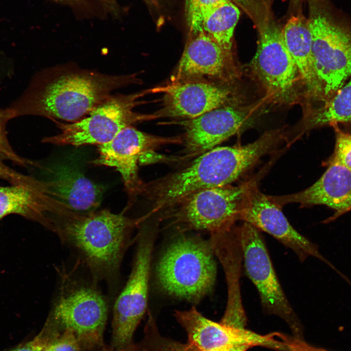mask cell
Returning a JSON list of instances; mask_svg holds the SVG:
<instances>
[{
    "label": "cell",
    "mask_w": 351,
    "mask_h": 351,
    "mask_svg": "<svg viewBox=\"0 0 351 351\" xmlns=\"http://www.w3.org/2000/svg\"><path fill=\"white\" fill-rule=\"evenodd\" d=\"M132 79L130 76L82 68L74 63L61 64L36 73L8 108L14 117L32 115L74 122Z\"/></svg>",
    "instance_id": "cell-1"
},
{
    "label": "cell",
    "mask_w": 351,
    "mask_h": 351,
    "mask_svg": "<svg viewBox=\"0 0 351 351\" xmlns=\"http://www.w3.org/2000/svg\"><path fill=\"white\" fill-rule=\"evenodd\" d=\"M53 231L81 254L93 274L110 279L117 273L131 234L141 222L109 210L71 211L53 217Z\"/></svg>",
    "instance_id": "cell-2"
},
{
    "label": "cell",
    "mask_w": 351,
    "mask_h": 351,
    "mask_svg": "<svg viewBox=\"0 0 351 351\" xmlns=\"http://www.w3.org/2000/svg\"><path fill=\"white\" fill-rule=\"evenodd\" d=\"M251 163L250 154L242 145L215 147L198 156L184 168L142 185L140 193L152 203L149 215L171 209L198 191L230 185Z\"/></svg>",
    "instance_id": "cell-3"
},
{
    "label": "cell",
    "mask_w": 351,
    "mask_h": 351,
    "mask_svg": "<svg viewBox=\"0 0 351 351\" xmlns=\"http://www.w3.org/2000/svg\"><path fill=\"white\" fill-rule=\"evenodd\" d=\"M314 4L308 20L317 83L316 99L325 103L351 77V18L327 1Z\"/></svg>",
    "instance_id": "cell-4"
},
{
    "label": "cell",
    "mask_w": 351,
    "mask_h": 351,
    "mask_svg": "<svg viewBox=\"0 0 351 351\" xmlns=\"http://www.w3.org/2000/svg\"><path fill=\"white\" fill-rule=\"evenodd\" d=\"M214 256L209 241L195 236L180 237L160 258L156 268L157 282L168 294L197 303L214 286Z\"/></svg>",
    "instance_id": "cell-5"
},
{
    "label": "cell",
    "mask_w": 351,
    "mask_h": 351,
    "mask_svg": "<svg viewBox=\"0 0 351 351\" xmlns=\"http://www.w3.org/2000/svg\"><path fill=\"white\" fill-rule=\"evenodd\" d=\"M137 94L111 95L81 119L69 123L56 121L60 133L42 141L58 145H101L109 142L122 130L150 117L133 111Z\"/></svg>",
    "instance_id": "cell-6"
},
{
    "label": "cell",
    "mask_w": 351,
    "mask_h": 351,
    "mask_svg": "<svg viewBox=\"0 0 351 351\" xmlns=\"http://www.w3.org/2000/svg\"><path fill=\"white\" fill-rule=\"evenodd\" d=\"M238 231L245 270L258 291L263 308L283 319L302 340L301 324L282 290L259 230L244 222Z\"/></svg>",
    "instance_id": "cell-7"
},
{
    "label": "cell",
    "mask_w": 351,
    "mask_h": 351,
    "mask_svg": "<svg viewBox=\"0 0 351 351\" xmlns=\"http://www.w3.org/2000/svg\"><path fill=\"white\" fill-rule=\"evenodd\" d=\"M154 243L152 230L139 235L134 263L127 283L114 305V348L132 343L134 333L147 309L151 257Z\"/></svg>",
    "instance_id": "cell-8"
},
{
    "label": "cell",
    "mask_w": 351,
    "mask_h": 351,
    "mask_svg": "<svg viewBox=\"0 0 351 351\" xmlns=\"http://www.w3.org/2000/svg\"><path fill=\"white\" fill-rule=\"evenodd\" d=\"M249 182L207 188L188 195L174 206L177 207L172 214L175 222L186 229L205 230L210 234L230 229L238 220Z\"/></svg>",
    "instance_id": "cell-9"
},
{
    "label": "cell",
    "mask_w": 351,
    "mask_h": 351,
    "mask_svg": "<svg viewBox=\"0 0 351 351\" xmlns=\"http://www.w3.org/2000/svg\"><path fill=\"white\" fill-rule=\"evenodd\" d=\"M251 65L257 80L273 101L286 103L296 98L299 77L283 40L282 29L276 24L268 22L260 27Z\"/></svg>",
    "instance_id": "cell-10"
},
{
    "label": "cell",
    "mask_w": 351,
    "mask_h": 351,
    "mask_svg": "<svg viewBox=\"0 0 351 351\" xmlns=\"http://www.w3.org/2000/svg\"><path fill=\"white\" fill-rule=\"evenodd\" d=\"M107 317L105 298L93 286L85 285L62 292L52 312L55 322L90 345L101 343Z\"/></svg>",
    "instance_id": "cell-11"
},
{
    "label": "cell",
    "mask_w": 351,
    "mask_h": 351,
    "mask_svg": "<svg viewBox=\"0 0 351 351\" xmlns=\"http://www.w3.org/2000/svg\"><path fill=\"white\" fill-rule=\"evenodd\" d=\"M238 220L271 234L292 250L301 261L312 256L335 269L321 255L315 244L293 228L283 214L281 207L260 191L254 179L249 180L244 192Z\"/></svg>",
    "instance_id": "cell-12"
},
{
    "label": "cell",
    "mask_w": 351,
    "mask_h": 351,
    "mask_svg": "<svg viewBox=\"0 0 351 351\" xmlns=\"http://www.w3.org/2000/svg\"><path fill=\"white\" fill-rule=\"evenodd\" d=\"M182 141L180 136H154L130 126L109 142L98 145V156L92 163L116 168L128 193L136 195L140 193L143 185L138 175V164L142 158L161 145Z\"/></svg>",
    "instance_id": "cell-13"
},
{
    "label": "cell",
    "mask_w": 351,
    "mask_h": 351,
    "mask_svg": "<svg viewBox=\"0 0 351 351\" xmlns=\"http://www.w3.org/2000/svg\"><path fill=\"white\" fill-rule=\"evenodd\" d=\"M254 107L223 106L182 121L185 132L182 159L193 158L218 144L250 124Z\"/></svg>",
    "instance_id": "cell-14"
},
{
    "label": "cell",
    "mask_w": 351,
    "mask_h": 351,
    "mask_svg": "<svg viewBox=\"0 0 351 351\" xmlns=\"http://www.w3.org/2000/svg\"><path fill=\"white\" fill-rule=\"evenodd\" d=\"M174 315L187 332L189 343L204 350L236 345L263 346L274 349L278 340L274 333L261 335L245 329L217 323L202 315L195 307L175 311Z\"/></svg>",
    "instance_id": "cell-15"
},
{
    "label": "cell",
    "mask_w": 351,
    "mask_h": 351,
    "mask_svg": "<svg viewBox=\"0 0 351 351\" xmlns=\"http://www.w3.org/2000/svg\"><path fill=\"white\" fill-rule=\"evenodd\" d=\"M328 167L320 178L303 191L284 195H268L282 208L292 203L306 207L326 205L335 211L325 222H330L351 211V171L333 161L328 162Z\"/></svg>",
    "instance_id": "cell-16"
},
{
    "label": "cell",
    "mask_w": 351,
    "mask_h": 351,
    "mask_svg": "<svg viewBox=\"0 0 351 351\" xmlns=\"http://www.w3.org/2000/svg\"><path fill=\"white\" fill-rule=\"evenodd\" d=\"M161 90L162 108L157 117L194 118L223 106L231 96L227 88L202 81H173Z\"/></svg>",
    "instance_id": "cell-17"
},
{
    "label": "cell",
    "mask_w": 351,
    "mask_h": 351,
    "mask_svg": "<svg viewBox=\"0 0 351 351\" xmlns=\"http://www.w3.org/2000/svg\"><path fill=\"white\" fill-rule=\"evenodd\" d=\"M210 234L209 242L223 268L228 287L227 306L220 322L233 328H245L247 319L239 286L243 252L238 227L234 225Z\"/></svg>",
    "instance_id": "cell-18"
},
{
    "label": "cell",
    "mask_w": 351,
    "mask_h": 351,
    "mask_svg": "<svg viewBox=\"0 0 351 351\" xmlns=\"http://www.w3.org/2000/svg\"><path fill=\"white\" fill-rule=\"evenodd\" d=\"M176 70L173 81H194L208 77L227 79L233 72L232 54L203 32L192 35Z\"/></svg>",
    "instance_id": "cell-19"
},
{
    "label": "cell",
    "mask_w": 351,
    "mask_h": 351,
    "mask_svg": "<svg viewBox=\"0 0 351 351\" xmlns=\"http://www.w3.org/2000/svg\"><path fill=\"white\" fill-rule=\"evenodd\" d=\"M69 211L50 195L45 181L35 186H0V219L18 214L53 230L52 216Z\"/></svg>",
    "instance_id": "cell-20"
},
{
    "label": "cell",
    "mask_w": 351,
    "mask_h": 351,
    "mask_svg": "<svg viewBox=\"0 0 351 351\" xmlns=\"http://www.w3.org/2000/svg\"><path fill=\"white\" fill-rule=\"evenodd\" d=\"M45 181L50 195L69 210L78 213L96 211L103 193L102 187L85 176L80 172L67 165H57L47 169Z\"/></svg>",
    "instance_id": "cell-21"
},
{
    "label": "cell",
    "mask_w": 351,
    "mask_h": 351,
    "mask_svg": "<svg viewBox=\"0 0 351 351\" xmlns=\"http://www.w3.org/2000/svg\"><path fill=\"white\" fill-rule=\"evenodd\" d=\"M282 35L307 94L316 99L317 83L308 19L301 15L292 16L282 29Z\"/></svg>",
    "instance_id": "cell-22"
},
{
    "label": "cell",
    "mask_w": 351,
    "mask_h": 351,
    "mask_svg": "<svg viewBox=\"0 0 351 351\" xmlns=\"http://www.w3.org/2000/svg\"><path fill=\"white\" fill-rule=\"evenodd\" d=\"M351 122V77L334 95L319 108L308 114L301 133L326 125Z\"/></svg>",
    "instance_id": "cell-23"
},
{
    "label": "cell",
    "mask_w": 351,
    "mask_h": 351,
    "mask_svg": "<svg viewBox=\"0 0 351 351\" xmlns=\"http://www.w3.org/2000/svg\"><path fill=\"white\" fill-rule=\"evenodd\" d=\"M240 15L239 8L232 0L222 3L205 15L202 32L232 54L233 37Z\"/></svg>",
    "instance_id": "cell-24"
},
{
    "label": "cell",
    "mask_w": 351,
    "mask_h": 351,
    "mask_svg": "<svg viewBox=\"0 0 351 351\" xmlns=\"http://www.w3.org/2000/svg\"><path fill=\"white\" fill-rule=\"evenodd\" d=\"M144 332V338L141 345L142 351H247L252 347L236 345L213 350H201L188 342L181 343L162 336L150 313Z\"/></svg>",
    "instance_id": "cell-25"
},
{
    "label": "cell",
    "mask_w": 351,
    "mask_h": 351,
    "mask_svg": "<svg viewBox=\"0 0 351 351\" xmlns=\"http://www.w3.org/2000/svg\"><path fill=\"white\" fill-rule=\"evenodd\" d=\"M232 0H185L187 22L192 35L202 32V23L205 15L212 9Z\"/></svg>",
    "instance_id": "cell-26"
},
{
    "label": "cell",
    "mask_w": 351,
    "mask_h": 351,
    "mask_svg": "<svg viewBox=\"0 0 351 351\" xmlns=\"http://www.w3.org/2000/svg\"><path fill=\"white\" fill-rule=\"evenodd\" d=\"M333 127L335 135V148L329 161L336 162L351 171V134L345 132L338 124Z\"/></svg>",
    "instance_id": "cell-27"
},
{
    "label": "cell",
    "mask_w": 351,
    "mask_h": 351,
    "mask_svg": "<svg viewBox=\"0 0 351 351\" xmlns=\"http://www.w3.org/2000/svg\"><path fill=\"white\" fill-rule=\"evenodd\" d=\"M14 117L12 111L8 107L0 109V153L6 159L24 166L29 163L28 161L21 158L15 152L9 143L6 135V124Z\"/></svg>",
    "instance_id": "cell-28"
},
{
    "label": "cell",
    "mask_w": 351,
    "mask_h": 351,
    "mask_svg": "<svg viewBox=\"0 0 351 351\" xmlns=\"http://www.w3.org/2000/svg\"><path fill=\"white\" fill-rule=\"evenodd\" d=\"M5 157L0 153V178L6 180L14 185L29 186L35 181V178L20 174L4 164Z\"/></svg>",
    "instance_id": "cell-29"
},
{
    "label": "cell",
    "mask_w": 351,
    "mask_h": 351,
    "mask_svg": "<svg viewBox=\"0 0 351 351\" xmlns=\"http://www.w3.org/2000/svg\"><path fill=\"white\" fill-rule=\"evenodd\" d=\"M79 341L71 332L65 330L62 335L53 338L52 351H80Z\"/></svg>",
    "instance_id": "cell-30"
},
{
    "label": "cell",
    "mask_w": 351,
    "mask_h": 351,
    "mask_svg": "<svg viewBox=\"0 0 351 351\" xmlns=\"http://www.w3.org/2000/svg\"><path fill=\"white\" fill-rule=\"evenodd\" d=\"M52 340L44 332H41L31 341L11 351H42Z\"/></svg>",
    "instance_id": "cell-31"
},
{
    "label": "cell",
    "mask_w": 351,
    "mask_h": 351,
    "mask_svg": "<svg viewBox=\"0 0 351 351\" xmlns=\"http://www.w3.org/2000/svg\"><path fill=\"white\" fill-rule=\"evenodd\" d=\"M235 4L238 5L240 8L249 13H250L252 6L253 5L252 0H233Z\"/></svg>",
    "instance_id": "cell-32"
},
{
    "label": "cell",
    "mask_w": 351,
    "mask_h": 351,
    "mask_svg": "<svg viewBox=\"0 0 351 351\" xmlns=\"http://www.w3.org/2000/svg\"><path fill=\"white\" fill-rule=\"evenodd\" d=\"M104 351H142L140 346L133 344V343L120 349H115L105 350Z\"/></svg>",
    "instance_id": "cell-33"
},
{
    "label": "cell",
    "mask_w": 351,
    "mask_h": 351,
    "mask_svg": "<svg viewBox=\"0 0 351 351\" xmlns=\"http://www.w3.org/2000/svg\"><path fill=\"white\" fill-rule=\"evenodd\" d=\"M149 4L156 5L157 3L158 0H145Z\"/></svg>",
    "instance_id": "cell-34"
},
{
    "label": "cell",
    "mask_w": 351,
    "mask_h": 351,
    "mask_svg": "<svg viewBox=\"0 0 351 351\" xmlns=\"http://www.w3.org/2000/svg\"><path fill=\"white\" fill-rule=\"evenodd\" d=\"M57 1L58 2H74L77 0H54Z\"/></svg>",
    "instance_id": "cell-35"
}]
</instances>
